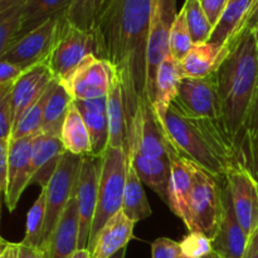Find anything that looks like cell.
Listing matches in <instances>:
<instances>
[{"mask_svg":"<svg viewBox=\"0 0 258 258\" xmlns=\"http://www.w3.org/2000/svg\"><path fill=\"white\" fill-rule=\"evenodd\" d=\"M150 17L151 0H108L93 29L97 58L112 66L122 86L127 127L135 118L141 101L148 98Z\"/></svg>","mask_w":258,"mask_h":258,"instance_id":"cell-1","label":"cell"},{"mask_svg":"<svg viewBox=\"0 0 258 258\" xmlns=\"http://www.w3.org/2000/svg\"><path fill=\"white\" fill-rule=\"evenodd\" d=\"M166 140L179 155L189 159L221 179L242 164L241 149L222 121L194 118L170 106L161 123Z\"/></svg>","mask_w":258,"mask_h":258,"instance_id":"cell-2","label":"cell"},{"mask_svg":"<svg viewBox=\"0 0 258 258\" xmlns=\"http://www.w3.org/2000/svg\"><path fill=\"white\" fill-rule=\"evenodd\" d=\"M228 54L216 71L222 102V122L241 149L258 87V49L254 33H244L226 45Z\"/></svg>","mask_w":258,"mask_h":258,"instance_id":"cell-3","label":"cell"},{"mask_svg":"<svg viewBox=\"0 0 258 258\" xmlns=\"http://www.w3.org/2000/svg\"><path fill=\"white\" fill-rule=\"evenodd\" d=\"M127 174V154L125 149L107 146L102 156L97 209L91 229L88 251H92L105 224L122 209Z\"/></svg>","mask_w":258,"mask_h":258,"instance_id":"cell-4","label":"cell"},{"mask_svg":"<svg viewBox=\"0 0 258 258\" xmlns=\"http://www.w3.org/2000/svg\"><path fill=\"white\" fill-rule=\"evenodd\" d=\"M194 184L190 199L191 229L213 239L224 213L223 190L226 179L209 173L193 161Z\"/></svg>","mask_w":258,"mask_h":258,"instance_id":"cell-5","label":"cell"},{"mask_svg":"<svg viewBox=\"0 0 258 258\" xmlns=\"http://www.w3.org/2000/svg\"><path fill=\"white\" fill-rule=\"evenodd\" d=\"M90 55L97 57V40L93 30H82L66 20L57 43L45 63L54 80L60 83Z\"/></svg>","mask_w":258,"mask_h":258,"instance_id":"cell-6","label":"cell"},{"mask_svg":"<svg viewBox=\"0 0 258 258\" xmlns=\"http://www.w3.org/2000/svg\"><path fill=\"white\" fill-rule=\"evenodd\" d=\"M82 159L83 156L66 151L60 158L59 164L47 188H44L47 194V216H45L42 252H44L45 247L49 243L50 237L72 198V194L77 185Z\"/></svg>","mask_w":258,"mask_h":258,"instance_id":"cell-7","label":"cell"},{"mask_svg":"<svg viewBox=\"0 0 258 258\" xmlns=\"http://www.w3.org/2000/svg\"><path fill=\"white\" fill-rule=\"evenodd\" d=\"M66 13L50 18L44 24L15 40L7 52L0 54V60L19 66L24 71L47 62L67 20Z\"/></svg>","mask_w":258,"mask_h":258,"instance_id":"cell-8","label":"cell"},{"mask_svg":"<svg viewBox=\"0 0 258 258\" xmlns=\"http://www.w3.org/2000/svg\"><path fill=\"white\" fill-rule=\"evenodd\" d=\"M176 0H151L150 33L146 70V97L154 102L155 78L160 63L169 54V37L176 19Z\"/></svg>","mask_w":258,"mask_h":258,"instance_id":"cell-9","label":"cell"},{"mask_svg":"<svg viewBox=\"0 0 258 258\" xmlns=\"http://www.w3.org/2000/svg\"><path fill=\"white\" fill-rule=\"evenodd\" d=\"M171 106L189 117L222 121V102L216 73L203 78L183 77Z\"/></svg>","mask_w":258,"mask_h":258,"instance_id":"cell-10","label":"cell"},{"mask_svg":"<svg viewBox=\"0 0 258 258\" xmlns=\"http://www.w3.org/2000/svg\"><path fill=\"white\" fill-rule=\"evenodd\" d=\"M101 170H102V156L100 158L93 155L83 156L77 188H76L78 216H80L78 249H88L91 229L97 209Z\"/></svg>","mask_w":258,"mask_h":258,"instance_id":"cell-11","label":"cell"},{"mask_svg":"<svg viewBox=\"0 0 258 258\" xmlns=\"http://www.w3.org/2000/svg\"><path fill=\"white\" fill-rule=\"evenodd\" d=\"M115 77L110 63L90 55L62 85L71 93L73 101H90L107 97Z\"/></svg>","mask_w":258,"mask_h":258,"instance_id":"cell-12","label":"cell"},{"mask_svg":"<svg viewBox=\"0 0 258 258\" xmlns=\"http://www.w3.org/2000/svg\"><path fill=\"white\" fill-rule=\"evenodd\" d=\"M130 146L145 155L169 159L168 140L148 98L141 101L135 118L127 127V149Z\"/></svg>","mask_w":258,"mask_h":258,"instance_id":"cell-13","label":"cell"},{"mask_svg":"<svg viewBox=\"0 0 258 258\" xmlns=\"http://www.w3.org/2000/svg\"><path fill=\"white\" fill-rule=\"evenodd\" d=\"M226 181L237 219L251 238L258 231V184L242 164L228 171Z\"/></svg>","mask_w":258,"mask_h":258,"instance_id":"cell-14","label":"cell"},{"mask_svg":"<svg viewBox=\"0 0 258 258\" xmlns=\"http://www.w3.org/2000/svg\"><path fill=\"white\" fill-rule=\"evenodd\" d=\"M34 138L35 135H32L19 140H10L7 190L4 194L10 212L15 211L23 191L32 184L34 176L32 161Z\"/></svg>","mask_w":258,"mask_h":258,"instance_id":"cell-15","label":"cell"},{"mask_svg":"<svg viewBox=\"0 0 258 258\" xmlns=\"http://www.w3.org/2000/svg\"><path fill=\"white\" fill-rule=\"evenodd\" d=\"M169 145V159L171 163L170 183H169V208L178 216L186 228L191 229L190 199L193 190L194 175L193 161L179 155L173 146Z\"/></svg>","mask_w":258,"mask_h":258,"instance_id":"cell-16","label":"cell"},{"mask_svg":"<svg viewBox=\"0 0 258 258\" xmlns=\"http://www.w3.org/2000/svg\"><path fill=\"white\" fill-rule=\"evenodd\" d=\"M224 213L216 237L212 239L213 252L222 258H243L249 238L237 219L227 181L223 190Z\"/></svg>","mask_w":258,"mask_h":258,"instance_id":"cell-17","label":"cell"},{"mask_svg":"<svg viewBox=\"0 0 258 258\" xmlns=\"http://www.w3.org/2000/svg\"><path fill=\"white\" fill-rule=\"evenodd\" d=\"M53 80L54 77L47 63H40L25 71L22 77L13 85L12 100L14 107V125L22 117L23 113L45 92Z\"/></svg>","mask_w":258,"mask_h":258,"instance_id":"cell-18","label":"cell"},{"mask_svg":"<svg viewBox=\"0 0 258 258\" xmlns=\"http://www.w3.org/2000/svg\"><path fill=\"white\" fill-rule=\"evenodd\" d=\"M76 188L62 218L58 222L50 237L49 243L43 252L44 258H72L75 252L78 249L80 216H78Z\"/></svg>","mask_w":258,"mask_h":258,"instance_id":"cell-19","label":"cell"},{"mask_svg":"<svg viewBox=\"0 0 258 258\" xmlns=\"http://www.w3.org/2000/svg\"><path fill=\"white\" fill-rule=\"evenodd\" d=\"M127 161L134 166L139 178L150 186L166 204L169 201V183H170L171 163L170 159L149 156L136 148L127 149Z\"/></svg>","mask_w":258,"mask_h":258,"instance_id":"cell-20","label":"cell"},{"mask_svg":"<svg viewBox=\"0 0 258 258\" xmlns=\"http://www.w3.org/2000/svg\"><path fill=\"white\" fill-rule=\"evenodd\" d=\"M66 153L60 136L39 133L33 140V169L34 176L32 183L38 184L42 189L47 188L52 179L60 158Z\"/></svg>","mask_w":258,"mask_h":258,"instance_id":"cell-21","label":"cell"},{"mask_svg":"<svg viewBox=\"0 0 258 258\" xmlns=\"http://www.w3.org/2000/svg\"><path fill=\"white\" fill-rule=\"evenodd\" d=\"M183 80V72L179 60L169 53L160 63L155 78V97L153 107L160 123H163L166 112L178 95L179 85Z\"/></svg>","mask_w":258,"mask_h":258,"instance_id":"cell-22","label":"cell"},{"mask_svg":"<svg viewBox=\"0 0 258 258\" xmlns=\"http://www.w3.org/2000/svg\"><path fill=\"white\" fill-rule=\"evenodd\" d=\"M87 126L92 144V155L103 156L108 146L107 97L90 101H73Z\"/></svg>","mask_w":258,"mask_h":258,"instance_id":"cell-23","label":"cell"},{"mask_svg":"<svg viewBox=\"0 0 258 258\" xmlns=\"http://www.w3.org/2000/svg\"><path fill=\"white\" fill-rule=\"evenodd\" d=\"M135 222L130 221L122 211L116 213L98 234L91 254L92 258H111L121 249L126 248L134 238Z\"/></svg>","mask_w":258,"mask_h":258,"instance_id":"cell-24","label":"cell"},{"mask_svg":"<svg viewBox=\"0 0 258 258\" xmlns=\"http://www.w3.org/2000/svg\"><path fill=\"white\" fill-rule=\"evenodd\" d=\"M228 52L227 47H218L208 42L194 44L180 62L183 77L203 78L213 75Z\"/></svg>","mask_w":258,"mask_h":258,"instance_id":"cell-25","label":"cell"},{"mask_svg":"<svg viewBox=\"0 0 258 258\" xmlns=\"http://www.w3.org/2000/svg\"><path fill=\"white\" fill-rule=\"evenodd\" d=\"M107 117H108V146L125 149L127 151V118H126L125 98L122 86L117 77L113 80L111 90L107 95Z\"/></svg>","mask_w":258,"mask_h":258,"instance_id":"cell-26","label":"cell"},{"mask_svg":"<svg viewBox=\"0 0 258 258\" xmlns=\"http://www.w3.org/2000/svg\"><path fill=\"white\" fill-rule=\"evenodd\" d=\"M253 2L254 0H231L221 19L212 30L208 43L226 47L237 35Z\"/></svg>","mask_w":258,"mask_h":258,"instance_id":"cell-27","label":"cell"},{"mask_svg":"<svg viewBox=\"0 0 258 258\" xmlns=\"http://www.w3.org/2000/svg\"><path fill=\"white\" fill-rule=\"evenodd\" d=\"M60 140L66 151L75 155H92V144H91L90 134L82 115L76 107L75 102L71 105L68 115L63 123Z\"/></svg>","mask_w":258,"mask_h":258,"instance_id":"cell-28","label":"cell"},{"mask_svg":"<svg viewBox=\"0 0 258 258\" xmlns=\"http://www.w3.org/2000/svg\"><path fill=\"white\" fill-rule=\"evenodd\" d=\"M121 211L130 221L135 222V223L149 218L153 214L150 204L146 198L145 190L143 188V181L140 180L136 170L128 161L123 203Z\"/></svg>","mask_w":258,"mask_h":258,"instance_id":"cell-29","label":"cell"},{"mask_svg":"<svg viewBox=\"0 0 258 258\" xmlns=\"http://www.w3.org/2000/svg\"><path fill=\"white\" fill-rule=\"evenodd\" d=\"M71 3L72 0H27L23 4L19 38L44 24L50 18L67 12Z\"/></svg>","mask_w":258,"mask_h":258,"instance_id":"cell-30","label":"cell"},{"mask_svg":"<svg viewBox=\"0 0 258 258\" xmlns=\"http://www.w3.org/2000/svg\"><path fill=\"white\" fill-rule=\"evenodd\" d=\"M73 98L64 85L55 80L52 93L45 103L42 133L60 136L63 123L68 115Z\"/></svg>","mask_w":258,"mask_h":258,"instance_id":"cell-31","label":"cell"},{"mask_svg":"<svg viewBox=\"0 0 258 258\" xmlns=\"http://www.w3.org/2000/svg\"><path fill=\"white\" fill-rule=\"evenodd\" d=\"M54 83L55 80H53V82L45 90V92L23 113L22 117L14 125V128H13L12 133V139L10 140H19V139L32 135H38L39 133H42L45 103H47L48 98H49L50 93H52Z\"/></svg>","mask_w":258,"mask_h":258,"instance_id":"cell-32","label":"cell"},{"mask_svg":"<svg viewBox=\"0 0 258 258\" xmlns=\"http://www.w3.org/2000/svg\"><path fill=\"white\" fill-rule=\"evenodd\" d=\"M45 216H47V194L45 189L40 190L39 197L30 207L27 214V226H25V236L22 243L27 246L35 247L42 251L43 234L45 228Z\"/></svg>","mask_w":258,"mask_h":258,"instance_id":"cell-33","label":"cell"},{"mask_svg":"<svg viewBox=\"0 0 258 258\" xmlns=\"http://www.w3.org/2000/svg\"><path fill=\"white\" fill-rule=\"evenodd\" d=\"M108 0H72L66 18L70 24L82 30H93Z\"/></svg>","mask_w":258,"mask_h":258,"instance_id":"cell-34","label":"cell"},{"mask_svg":"<svg viewBox=\"0 0 258 258\" xmlns=\"http://www.w3.org/2000/svg\"><path fill=\"white\" fill-rule=\"evenodd\" d=\"M183 12L185 13L186 24L194 44L208 42L213 27L202 7L201 0H185Z\"/></svg>","mask_w":258,"mask_h":258,"instance_id":"cell-35","label":"cell"},{"mask_svg":"<svg viewBox=\"0 0 258 258\" xmlns=\"http://www.w3.org/2000/svg\"><path fill=\"white\" fill-rule=\"evenodd\" d=\"M23 4L14 5L0 12V54L18 40L22 29Z\"/></svg>","mask_w":258,"mask_h":258,"instance_id":"cell-36","label":"cell"},{"mask_svg":"<svg viewBox=\"0 0 258 258\" xmlns=\"http://www.w3.org/2000/svg\"><path fill=\"white\" fill-rule=\"evenodd\" d=\"M193 45V39L186 24L185 13L181 9V12L176 15V19L171 28L170 37H169V52L176 60L181 62Z\"/></svg>","mask_w":258,"mask_h":258,"instance_id":"cell-37","label":"cell"},{"mask_svg":"<svg viewBox=\"0 0 258 258\" xmlns=\"http://www.w3.org/2000/svg\"><path fill=\"white\" fill-rule=\"evenodd\" d=\"M181 253L185 258H203L213 252L212 239L203 232H189L180 242Z\"/></svg>","mask_w":258,"mask_h":258,"instance_id":"cell-38","label":"cell"},{"mask_svg":"<svg viewBox=\"0 0 258 258\" xmlns=\"http://www.w3.org/2000/svg\"><path fill=\"white\" fill-rule=\"evenodd\" d=\"M14 127V107H13L12 91L0 95V140L12 139Z\"/></svg>","mask_w":258,"mask_h":258,"instance_id":"cell-39","label":"cell"},{"mask_svg":"<svg viewBox=\"0 0 258 258\" xmlns=\"http://www.w3.org/2000/svg\"><path fill=\"white\" fill-rule=\"evenodd\" d=\"M25 71L7 60H0V95L12 91L13 85L22 77Z\"/></svg>","mask_w":258,"mask_h":258,"instance_id":"cell-40","label":"cell"},{"mask_svg":"<svg viewBox=\"0 0 258 258\" xmlns=\"http://www.w3.org/2000/svg\"><path fill=\"white\" fill-rule=\"evenodd\" d=\"M151 253L153 258H181V247L179 242L173 241L170 238H161L155 239L151 244Z\"/></svg>","mask_w":258,"mask_h":258,"instance_id":"cell-41","label":"cell"},{"mask_svg":"<svg viewBox=\"0 0 258 258\" xmlns=\"http://www.w3.org/2000/svg\"><path fill=\"white\" fill-rule=\"evenodd\" d=\"M201 2L207 17H208V20L211 22L212 27L214 28L231 0H201Z\"/></svg>","mask_w":258,"mask_h":258,"instance_id":"cell-42","label":"cell"},{"mask_svg":"<svg viewBox=\"0 0 258 258\" xmlns=\"http://www.w3.org/2000/svg\"><path fill=\"white\" fill-rule=\"evenodd\" d=\"M9 144L10 140H0V190L5 194L9 168Z\"/></svg>","mask_w":258,"mask_h":258,"instance_id":"cell-43","label":"cell"},{"mask_svg":"<svg viewBox=\"0 0 258 258\" xmlns=\"http://www.w3.org/2000/svg\"><path fill=\"white\" fill-rule=\"evenodd\" d=\"M257 27H258V0H254L253 4H252V7H251V9H249V12L247 13L246 18H244L243 23H242L241 28H239L238 33H237V35L231 40V42H233L234 39H237L238 37H241V35L244 34V33L254 32V29H256Z\"/></svg>","mask_w":258,"mask_h":258,"instance_id":"cell-44","label":"cell"},{"mask_svg":"<svg viewBox=\"0 0 258 258\" xmlns=\"http://www.w3.org/2000/svg\"><path fill=\"white\" fill-rule=\"evenodd\" d=\"M247 135L258 143V87L254 93L253 102H252L251 111H249L248 121H247Z\"/></svg>","mask_w":258,"mask_h":258,"instance_id":"cell-45","label":"cell"},{"mask_svg":"<svg viewBox=\"0 0 258 258\" xmlns=\"http://www.w3.org/2000/svg\"><path fill=\"white\" fill-rule=\"evenodd\" d=\"M18 258H44V253L35 247L27 246V244L20 242Z\"/></svg>","mask_w":258,"mask_h":258,"instance_id":"cell-46","label":"cell"},{"mask_svg":"<svg viewBox=\"0 0 258 258\" xmlns=\"http://www.w3.org/2000/svg\"><path fill=\"white\" fill-rule=\"evenodd\" d=\"M18 252H19V243H12L2 239L0 258H18Z\"/></svg>","mask_w":258,"mask_h":258,"instance_id":"cell-47","label":"cell"},{"mask_svg":"<svg viewBox=\"0 0 258 258\" xmlns=\"http://www.w3.org/2000/svg\"><path fill=\"white\" fill-rule=\"evenodd\" d=\"M243 258H258V231L249 238L248 248Z\"/></svg>","mask_w":258,"mask_h":258,"instance_id":"cell-48","label":"cell"},{"mask_svg":"<svg viewBox=\"0 0 258 258\" xmlns=\"http://www.w3.org/2000/svg\"><path fill=\"white\" fill-rule=\"evenodd\" d=\"M27 0H0V12L7 10L8 8H12L18 4H24Z\"/></svg>","mask_w":258,"mask_h":258,"instance_id":"cell-49","label":"cell"},{"mask_svg":"<svg viewBox=\"0 0 258 258\" xmlns=\"http://www.w3.org/2000/svg\"><path fill=\"white\" fill-rule=\"evenodd\" d=\"M72 258H92V254H91V252L88 251L87 248L77 249V251L75 252V254L72 256Z\"/></svg>","mask_w":258,"mask_h":258,"instance_id":"cell-50","label":"cell"},{"mask_svg":"<svg viewBox=\"0 0 258 258\" xmlns=\"http://www.w3.org/2000/svg\"><path fill=\"white\" fill-rule=\"evenodd\" d=\"M125 257H126V248H123V249H121L120 252H117L115 256H112L111 258H125Z\"/></svg>","mask_w":258,"mask_h":258,"instance_id":"cell-51","label":"cell"},{"mask_svg":"<svg viewBox=\"0 0 258 258\" xmlns=\"http://www.w3.org/2000/svg\"><path fill=\"white\" fill-rule=\"evenodd\" d=\"M203 258H222V257H219L218 254L214 253V252H212V253H209L208 256H206V257H203Z\"/></svg>","mask_w":258,"mask_h":258,"instance_id":"cell-52","label":"cell"},{"mask_svg":"<svg viewBox=\"0 0 258 258\" xmlns=\"http://www.w3.org/2000/svg\"><path fill=\"white\" fill-rule=\"evenodd\" d=\"M254 38H256V43H257V49H258V27L254 29Z\"/></svg>","mask_w":258,"mask_h":258,"instance_id":"cell-53","label":"cell"},{"mask_svg":"<svg viewBox=\"0 0 258 258\" xmlns=\"http://www.w3.org/2000/svg\"><path fill=\"white\" fill-rule=\"evenodd\" d=\"M181 258H185V257H181Z\"/></svg>","mask_w":258,"mask_h":258,"instance_id":"cell-54","label":"cell"}]
</instances>
